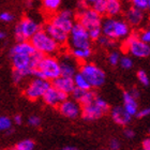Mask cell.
<instances>
[{
	"mask_svg": "<svg viewBox=\"0 0 150 150\" xmlns=\"http://www.w3.org/2000/svg\"><path fill=\"white\" fill-rule=\"evenodd\" d=\"M61 150H78L76 147H74V146H67V147L62 148Z\"/></svg>",
	"mask_w": 150,
	"mask_h": 150,
	"instance_id": "7dc6e473",
	"label": "cell"
},
{
	"mask_svg": "<svg viewBox=\"0 0 150 150\" xmlns=\"http://www.w3.org/2000/svg\"><path fill=\"white\" fill-rule=\"evenodd\" d=\"M13 69L22 73L25 77L32 75L37 64L43 57V54L35 52V54H22V53H10Z\"/></svg>",
	"mask_w": 150,
	"mask_h": 150,
	"instance_id": "7a4b0ae2",
	"label": "cell"
},
{
	"mask_svg": "<svg viewBox=\"0 0 150 150\" xmlns=\"http://www.w3.org/2000/svg\"><path fill=\"white\" fill-rule=\"evenodd\" d=\"M136 75H137V79L139 81L141 84H143L144 86H147V87L149 86V84H150L149 76H148L146 71H144V70H139Z\"/></svg>",
	"mask_w": 150,
	"mask_h": 150,
	"instance_id": "836d02e7",
	"label": "cell"
},
{
	"mask_svg": "<svg viewBox=\"0 0 150 150\" xmlns=\"http://www.w3.org/2000/svg\"><path fill=\"white\" fill-rule=\"evenodd\" d=\"M42 6L45 12L48 14H54L59 11L61 6V0H42Z\"/></svg>",
	"mask_w": 150,
	"mask_h": 150,
	"instance_id": "cb8c5ba5",
	"label": "cell"
},
{
	"mask_svg": "<svg viewBox=\"0 0 150 150\" xmlns=\"http://www.w3.org/2000/svg\"><path fill=\"white\" fill-rule=\"evenodd\" d=\"M125 136L127 138H133L135 136V132L132 129H125Z\"/></svg>",
	"mask_w": 150,
	"mask_h": 150,
	"instance_id": "b9f144b4",
	"label": "cell"
},
{
	"mask_svg": "<svg viewBox=\"0 0 150 150\" xmlns=\"http://www.w3.org/2000/svg\"><path fill=\"white\" fill-rule=\"evenodd\" d=\"M35 50L43 55H55L60 50V45L44 29H39L30 39Z\"/></svg>",
	"mask_w": 150,
	"mask_h": 150,
	"instance_id": "277c9868",
	"label": "cell"
},
{
	"mask_svg": "<svg viewBox=\"0 0 150 150\" xmlns=\"http://www.w3.org/2000/svg\"><path fill=\"white\" fill-rule=\"evenodd\" d=\"M136 35H137V38L141 41L149 44V42H150V30L149 29H147V28L142 29V30L136 32Z\"/></svg>",
	"mask_w": 150,
	"mask_h": 150,
	"instance_id": "d6a6232c",
	"label": "cell"
},
{
	"mask_svg": "<svg viewBox=\"0 0 150 150\" xmlns=\"http://www.w3.org/2000/svg\"><path fill=\"white\" fill-rule=\"evenodd\" d=\"M143 150H150V139L146 138L143 141Z\"/></svg>",
	"mask_w": 150,
	"mask_h": 150,
	"instance_id": "7bdbcfd3",
	"label": "cell"
},
{
	"mask_svg": "<svg viewBox=\"0 0 150 150\" xmlns=\"http://www.w3.org/2000/svg\"><path fill=\"white\" fill-rule=\"evenodd\" d=\"M120 53H119L118 50H112L108 54V56H107V60H108V63H110V66L115 67V66H118L119 63V60H120Z\"/></svg>",
	"mask_w": 150,
	"mask_h": 150,
	"instance_id": "83f0119b",
	"label": "cell"
},
{
	"mask_svg": "<svg viewBox=\"0 0 150 150\" xmlns=\"http://www.w3.org/2000/svg\"><path fill=\"white\" fill-rule=\"evenodd\" d=\"M32 75L35 77L44 78L47 81H53L60 76L61 73L58 58H56L54 55H43Z\"/></svg>",
	"mask_w": 150,
	"mask_h": 150,
	"instance_id": "3957f363",
	"label": "cell"
},
{
	"mask_svg": "<svg viewBox=\"0 0 150 150\" xmlns=\"http://www.w3.org/2000/svg\"><path fill=\"white\" fill-rule=\"evenodd\" d=\"M110 110V105L103 98L98 97L93 99L92 102H90L87 105H84L81 107V114L83 118L85 120H97L100 119L102 116H104Z\"/></svg>",
	"mask_w": 150,
	"mask_h": 150,
	"instance_id": "52a82bcc",
	"label": "cell"
},
{
	"mask_svg": "<svg viewBox=\"0 0 150 150\" xmlns=\"http://www.w3.org/2000/svg\"><path fill=\"white\" fill-rule=\"evenodd\" d=\"M60 67V73L63 76L73 77L74 74L78 71V61L70 53H63L58 58Z\"/></svg>",
	"mask_w": 150,
	"mask_h": 150,
	"instance_id": "4fadbf2b",
	"label": "cell"
},
{
	"mask_svg": "<svg viewBox=\"0 0 150 150\" xmlns=\"http://www.w3.org/2000/svg\"><path fill=\"white\" fill-rule=\"evenodd\" d=\"M14 122H15L16 125H22L23 123V118L21 115H16L14 117Z\"/></svg>",
	"mask_w": 150,
	"mask_h": 150,
	"instance_id": "ee69618b",
	"label": "cell"
},
{
	"mask_svg": "<svg viewBox=\"0 0 150 150\" xmlns=\"http://www.w3.org/2000/svg\"><path fill=\"white\" fill-rule=\"evenodd\" d=\"M68 96L69 94L64 93L62 91L58 90L57 88H55L54 86L50 85V87L45 91V93L43 94V99L44 103L50 105V106L57 107L59 106L60 103H62L63 101L68 99Z\"/></svg>",
	"mask_w": 150,
	"mask_h": 150,
	"instance_id": "9a60e30c",
	"label": "cell"
},
{
	"mask_svg": "<svg viewBox=\"0 0 150 150\" xmlns=\"http://www.w3.org/2000/svg\"><path fill=\"white\" fill-rule=\"evenodd\" d=\"M39 29H41L40 24L35 19L26 16L16 24L14 33L17 41H29Z\"/></svg>",
	"mask_w": 150,
	"mask_h": 150,
	"instance_id": "9c48e42d",
	"label": "cell"
},
{
	"mask_svg": "<svg viewBox=\"0 0 150 150\" xmlns=\"http://www.w3.org/2000/svg\"><path fill=\"white\" fill-rule=\"evenodd\" d=\"M87 79L91 88H100L106 81V74L100 67L92 62H85L78 70Z\"/></svg>",
	"mask_w": 150,
	"mask_h": 150,
	"instance_id": "5b68a950",
	"label": "cell"
},
{
	"mask_svg": "<svg viewBox=\"0 0 150 150\" xmlns=\"http://www.w3.org/2000/svg\"><path fill=\"white\" fill-rule=\"evenodd\" d=\"M12 128V120L6 116H0V132L8 131Z\"/></svg>",
	"mask_w": 150,
	"mask_h": 150,
	"instance_id": "1f68e13d",
	"label": "cell"
},
{
	"mask_svg": "<svg viewBox=\"0 0 150 150\" xmlns=\"http://www.w3.org/2000/svg\"><path fill=\"white\" fill-rule=\"evenodd\" d=\"M88 31V35L90 38L91 41H97L99 38L102 35V30H101V27H97V28H91Z\"/></svg>",
	"mask_w": 150,
	"mask_h": 150,
	"instance_id": "e575fe53",
	"label": "cell"
},
{
	"mask_svg": "<svg viewBox=\"0 0 150 150\" xmlns=\"http://www.w3.org/2000/svg\"><path fill=\"white\" fill-rule=\"evenodd\" d=\"M58 107H59L60 114L67 118H78V116H81V105L74 99H71V100L67 99L62 103H60Z\"/></svg>",
	"mask_w": 150,
	"mask_h": 150,
	"instance_id": "5bb4252c",
	"label": "cell"
},
{
	"mask_svg": "<svg viewBox=\"0 0 150 150\" xmlns=\"http://www.w3.org/2000/svg\"><path fill=\"white\" fill-rule=\"evenodd\" d=\"M103 150H106V149H103Z\"/></svg>",
	"mask_w": 150,
	"mask_h": 150,
	"instance_id": "816d5d0a",
	"label": "cell"
},
{
	"mask_svg": "<svg viewBox=\"0 0 150 150\" xmlns=\"http://www.w3.org/2000/svg\"><path fill=\"white\" fill-rule=\"evenodd\" d=\"M91 8L96 11L97 13H99L101 16L105 15L106 13V8H105V0H98L97 2H94Z\"/></svg>",
	"mask_w": 150,
	"mask_h": 150,
	"instance_id": "4dcf8cb0",
	"label": "cell"
},
{
	"mask_svg": "<svg viewBox=\"0 0 150 150\" xmlns=\"http://www.w3.org/2000/svg\"><path fill=\"white\" fill-rule=\"evenodd\" d=\"M35 144L32 139H24L17 143L15 146V150H35Z\"/></svg>",
	"mask_w": 150,
	"mask_h": 150,
	"instance_id": "484cf974",
	"label": "cell"
},
{
	"mask_svg": "<svg viewBox=\"0 0 150 150\" xmlns=\"http://www.w3.org/2000/svg\"><path fill=\"white\" fill-rule=\"evenodd\" d=\"M71 94H72L73 99L75 101H77L81 106L89 104L96 98V93H94L93 91H91L90 89L89 90H84V89H79V88L76 87L73 89Z\"/></svg>",
	"mask_w": 150,
	"mask_h": 150,
	"instance_id": "d6986e66",
	"label": "cell"
},
{
	"mask_svg": "<svg viewBox=\"0 0 150 150\" xmlns=\"http://www.w3.org/2000/svg\"><path fill=\"white\" fill-rule=\"evenodd\" d=\"M106 15L110 17H117L122 13V2L121 0H105Z\"/></svg>",
	"mask_w": 150,
	"mask_h": 150,
	"instance_id": "7402d4cb",
	"label": "cell"
},
{
	"mask_svg": "<svg viewBox=\"0 0 150 150\" xmlns=\"http://www.w3.org/2000/svg\"><path fill=\"white\" fill-rule=\"evenodd\" d=\"M92 41L90 40L87 29L83 27L79 23H74L73 27L69 31L68 42L70 48H79V47H91Z\"/></svg>",
	"mask_w": 150,
	"mask_h": 150,
	"instance_id": "ba28073f",
	"label": "cell"
},
{
	"mask_svg": "<svg viewBox=\"0 0 150 150\" xmlns=\"http://www.w3.org/2000/svg\"><path fill=\"white\" fill-rule=\"evenodd\" d=\"M123 48L131 57L135 58H147L150 55V46L148 43H145L137 38L136 32L130 33L125 39Z\"/></svg>",
	"mask_w": 150,
	"mask_h": 150,
	"instance_id": "8992f818",
	"label": "cell"
},
{
	"mask_svg": "<svg viewBox=\"0 0 150 150\" xmlns=\"http://www.w3.org/2000/svg\"><path fill=\"white\" fill-rule=\"evenodd\" d=\"M132 6L142 10V11H148L150 8V0H131Z\"/></svg>",
	"mask_w": 150,
	"mask_h": 150,
	"instance_id": "f1b7e54d",
	"label": "cell"
},
{
	"mask_svg": "<svg viewBox=\"0 0 150 150\" xmlns=\"http://www.w3.org/2000/svg\"><path fill=\"white\" fill-rule=\"evenodd\" d=\"M44 30L53 38L54 40L56 41L57 43L59 44L60 46L62 45H66L67 42H68V37H69V33L66 31H63L62 29L58 28L56 26H54L53 24H50V22L45 25V28Z\"/></svg>",
	"mask_w": 150,
	"mask_h": 150,
	"instance_id": "e0dca14e",
	"label": "cell"
},
{
	"mask_svg": "<svg viewBox=\"0 0 150 150\" xmlns=\"http://www.w3.org/2000/svg\"><path fill=\"white\" fill-rule=\"evenodd\" d=\"M120 142L117 139V138H112L110 142V150H119L120 149Z\"/></svg>",
	"mask_w": 150,
	"mask_h": 150,
	"instance_id": "f35d334b",
	"label": "cell"
},
{
	"mask_svg": "<svg viewBox=\"0 0 150 150\" xmlns=\"http://www.w3.org/2000/svg\"><path fill=\"white\" fill-rule=\"evenodd\" d=\"M98 0H84V2L87 4V6H92L94 2H97Z\"/></svg>",
	"mask_w": 150,
	"mask_h": 150,
	"instance_id": "bcb514c9",
	"label": "cell"
},
{
	"mask_svg": "<svg viewBox=\"0 0 150 150\" xmlns=\"http://www.w3.org/2000/svg\"><path fill=\"white\" fill-rule=\"evenodd\" d=\"M97 42L99 43V45H101V46H103V47H106V48L114 47V46H115V44H116L115 40H112V39L105 37V35H103L98 39Z\"/></svg>",
	"mask_w": 150,
	"mask_h": 150,
	"instance_id": "f546056e",
	"label": "cell"
},
{
	"mask_svg": "<svg viewBox=\"0 0 150 150\" xmlns=\"http://www.w3.org/2000/svg\"><path fill=\"white\" fill-rule=\"evenodd\" d=\"M78 23L83 27L89 30L91 28L101 27L102 24V16L94 11L92 8H86L81 12L78 13Z\"/></svg>",
	"mask_w": 150,
	"mask_h": 150,
	"instance_id": "7c38bea8",
	"label": "cell"
},
{
	"mask_svg": "<svg viewBox=\"0 0 150 150\" xmlns=\"http://www.w3.org/2000/svg\"><path fill=\"white\" fill-rule=\"evenodd\" d=\"M50 23L69 33V31L71 30L75 23V14L72 10L69 9L57 11L56 13L52 14Z\"/></svg>",
	"mask_w": 150,
	"mask_h": 150,
	"instance_id": "8fae6325",
	"label": "cell"
},
{
	"mask_svg": "<svg viewBox=\"0 0 150 150\" xmlns=\"http://www.w3.org/2000/svg\"><path fill=\"white\" fill-rule=\"evenodd\" d=\"M125 1H131V0H125Z\"/></svg>",
	"mask_w": 150,
	"mask_h": 150,
	"instance_id": "f907efd6",
	"label": "cell"
},
{
	"mask_svg": "<svg viewBox=\"0 0 150 150\" xmlns=\"http://www.w3.org/2000/svg\"><path fill=\"white\" fill-rule=\"evenodd\" d=\"M150 114V110L149 108H144V110H137V112H136V117L137 118H144V117H147L148 115Z\"/></svg>",
	"mask_w": 150,
	"mask_h": 150,
	"instance_id": "ab89813d",
	"label": "cell"
},
{
	"mask_svg": "<svg viewBox=\"0 0 150 150\" xmlns=\"http://www.w3.org/2000/svg\"><path fill=\"white\" fill-rule=\"evenodd\" d=\"M70 54L77 61H87L92 56L91 47H79V48H71Z\"/></svg>",
	"mask_w": 150,
	"mask_h": 150,
	"instance_id": "603a6c76",
	"label": "cell"
},
{
	"mask_svg": "<svg viewBox=\"0 0 150 150\" xmlns=\"http://www.w3.org/2000/svg\"><path fill=\"white\" fill-rule=\"evenodd\" d=\"M118 64L121 67L123 70H130L133 68L134 61H133L131 56H121L120 57V60H119Z\"/></svg>",
	"mask_w": 150,
	"mask_h": 150,
	"instance_id": "4316f807",
	"label": "cell"
},
{
	"mask_svg": "<svg viewBox=\"0 0 150 150\" xmlns=\"http://www.w3.org/2000/svg\"><path fill=\"white\" fill-rule=\"evenodd\" d=\"M25 78L26 77L21 72H18V71H15V70L13 71V81H14V83H15V84H17V85L22 84Z\"/></svg>",
	"mask_w": 150,
	"mask_h": 150,
	"instance_id": "74e56055",
	"label": "cell"
},
{
	"mask_svg": "<svg viewBox=\"0 0 150 150\" xmlns=\"http://www.w3.org/2000/svg\"><path fill=\"white\" fill-rule=\"evenodd\" d=\"M33 1H35V0H33Z\"/></svg>",
	"mask_w": 150,
	"mask_h": 150,
	"instance_id": "f5cc1de1",
	"label": "cell"
},
{
	"mask_svg": "<svg viewBox=\"0 0 150 150\" xmlns=\"http://www.w3.org/2000/svg\"><path fill=\"white\" fill-rule=\"evenodd\" d=\"M86 8H88V6L84 2V0H79L77 2V12H81L83 10H85Z\"/></svg>",
	"mask_w": 150,
	"mask_h": 150,
	"instance_id": "60d3db41",
	"label": "cell"
},
{
	"mask_svg": "<svg viewBox=\"0 0 150 150\" xmlns=\"http://www.w3.org/2000/svg\"><path fill=\"white\" fill-rule=\"evenodd\" d=\"M52 86H54L58 90L62 91V92H64L67 94H71V92L75 88L73 78L69 77V76H63V75H60L57 78L53 79V85Z\"/></svg>",
	"mask_w": 150,
	"mask_h": 150,
	"instance_id": "ac0fdd59",
	"label": "cell"
},
{
	"mask_svg": "<svg viewBox=\"0 0 150 150\" xmlns=\"http://www.w3.org/2000/svg\"><path fill=\"white\" fill-rule=\"evenodd\" d=\"M146 19V14L144 11L135 8V6H130L125 12V21L129 24L130 27L133 28H138L144 24Z\"/></svg>",
	"mask_w": 150,
	"mask_h": 150,
	"instance_id": "2e32d148",
	"label": "cell"
},
{
	"mask_svg": "<svg viewBox=\"0 0 150 150\" xmlns=\"http://www.w3.org/2000/svg\"><path fill=\"white\" fill-rule=\"evenodd\" d=\"M102 35L112 40H125L131 33V27L125 19L118 17H107L101 24Z\"/></svg>",
	"mask_w": 150,
	"mask_h": 150,
	"instance_id": "6da1fadb",
	"label": "cell"
},
{
	"mask_svg": "<svg viewBox=\"0 0 150 150\" xmlns=\"http://www.w3.org/2000/svg\"><path fill=\"white\" fill-rule=\"evenodd\" d=\"M50 87V83L47 79L40 77H35L32 81H29V84L25 87L24 93L26 98L31 101H35L41 99L45 93V91Z\"/></svg>",
	"mask_w": 150,
	"mask_h": 150,
	"instance_id": "30bf717a",
	"label": "cell"
},
{
	"mask_svg": "<svg viewBox=\"0 0 150 150\" xmlns=\"http://www.w3.org/2000/svg\"><path fill=\"white\" fill-rule=\"evenodd\" d=\"M130 93H131L134 98H136V99L139 98V91H138L137 89H135V88H133L132 90H130Z\"/></svg>",
	"mask_w": 150,
	"mask_h": 150,
	"instance_id": "f6af8a7d",
	"label": "cell"
},
{
	"mask_svg": "<svg viewBox=\"0 0 150 150\" xmlns=\"http://www.w3.org/2000/svg\"><path fill=\"white\" fill-rule=\"evenodd\" d=\"M73 83H74V86L76 88H79V89H84V90H89L91 89L90 85L87 81V79L85 78V76L81 74L79 71L75 73L74 76H73Z\"/></svg>",
	"mask_w": 150,
	"mask_h": 150,
	"instance_id": "d4e9b609",
	"label": "cell"
},
{
	"mask_svg": "<svg viewBox=\"0 0 150 150\" xmlns=\"http://www.w3.org/2000/svg\"><path fill=\"white\" fill-rule=\"evenodd\" d=\"M28 125L30 127H39L41 125V118L35 115L30 116L28 118Z\"/></svg>",
	"mask_w": 150,
	"mask_h": 150,
	"instance_id": "8d00e7d4",
	"label": "cell"
},
{
	"mask_svg": "<svg viewBox=\"0 0 150 150\" xmlns=\"http://www.w3.org/2000/svg\"><path fill=\"white\" fill-rule=\"evenodd\" d=\"M122 99H123V108L125 110V112L131 116L136 115V112L138 110L137 99L133 97L130 93V91H125L123 96H122Z\"/></svg>",
	"mask_w": 150,
	"mask_h": 150,
	"instance_id": "44dd1931",
	"label": "cell"
},
{
	"mask_svg": "<svg viewBox=\"0 0 150 150\" xmlns=\"http://www.w3.org/2000/svg\"><path fill=\"white\" fill-rule=\"evenodd\" d=\"M8 150H15V148H14V149H8Z\"/></svg>",
	"mask_w": 150,
	"mask_h": 150,
	"instance_id": "681fc988",
	"label": "cell"
},
{
	"mask_svg": "<svg viewBox=\"0 0 150 150\" xmlns=\"http://www.w3.org/2000/svg\"><path fill=\"white\" fill-rule=\"evenodd\" d=\"M14 19V15L10 12H2L0 13V21L3 23H11Z\"/></svg>",
	"mask_w": 150,
	"mask_h": 150,
	"instance_id": "d590c367",
	"label": "cell"
},
{
	"mask_svg": "<svg viewBox=\"0 0 150 150\" xmlns=\"http://www.w3.org/2000/svg\"><path fill=\"white\" fill-rule=\"evenodd\" d=\"M4 38H6V33L3 31H0V41H2Z\"/></svg>",
	"mask_w": 150,
	"mask_h": 150,
	"instance_id": "c3c4849f",
	"label": "cell"
},
{
	"mask_svg": "<svg viewBox=\"0 0 150 150\" xmlns=\"http://www.w3.org/2000/svg\"><path fill=\"white\" fill-rule=\"evenodd\" d=\"M110 116L114 122H116L119 125H128L132 120V116L125 112L123 106L114 107L110 112Z\"/></svg>",
	"mask_w": 150,
	"mask_h": 150,
	"instance_id": "ffe728a7",
	"label": "cell"
}]
</instances>
